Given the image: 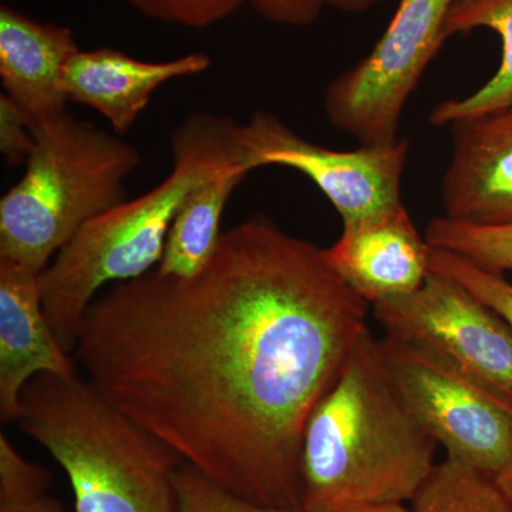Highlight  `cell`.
<instances>
[{
    "mask_svg": "<svg viewBox=\"0 0 512 512\" xmlns=\"http://www.w3.org/2000/svg\"><path fill=\"white\" fill-rule=\"evenodd\" d=\"M211 64L205 53L144 62L111 47L80 50L67 64L63 90L69 103L96 110L121 136L136 124L163 84L207 72Z\"/></svg>",
    "mask_w": 512,
    "mask_h": 512,
    "instance_id": "4fadbf2b",
    "label": "cell"
},
{
    "mask_svg": "<svg viewBox=\"0 0 512 512\" xmlns=\"http://www.w3.org/2000/svg\"><path fill=\"white\" fill-rule=\"evenodd\" d=\"M474 29H490L501 37L500 66L470 96L437 104L430 114L433 126L480 119L512 106V0H456L444 23L447 39Z\"/></svg>",
    "mask_w": 512,
    "mask_h": 512,
    "instance_id": "2e32d148",
    "label": "cell"
},
{
    "mask_svg": "<svg viewBox=\"0 0 512 512\" xmlns=\"http://www.w3.org/2000/svg\"><path fill=\"white\" fill-rule=\"evenodd\" d=\"M437 447L367 329L303 429L301 510L412 504L436 471Z\"/></svg>",
    "mask_w": 512,
    "mask_h": 512,
    "instance_id": "7a4b0ae2",
    "label": "cell"
},
{
    "mask_svg": "<svg viewBox=\"0 0 512 512\" xmlns=\"http://www.w3.org/2000/svg\"><path fill=\"white\" fill-rule=\"evenodd\" d=\"M33 131L25 174L0 200V258L42 274L84 225L127 201L141 154L69 111Z\"/></svg>",
    "mask_w": 512,
    "mask_h": 512,
    "instance_id": "5b68a950",
    "label": "cell"
},
{
    "mask_svg": "<svg viewBox=\"0 0 512 512\" xmlns=\"http://www.w3.org/2000/svg\"><path fill=\"white\" fill-rule=\"evenodd\" d=\"M18 424L66 473L74 512H180L184 461L82 376L30 380Z\"/></svg>",
    "mask_w": 512,
    "mask_h": 512,
    "instance_id": "277c9868",
    "label": "cell"
},
{
    "mask_svg": "<svg viewBox=\"0 0 512 512\" xmlns=\"http://www.w3.org/2000/svg\"><path fill=\"white\" fill-rule=\"evenodd\" d=\"M453 153L441 184L446 217L512 224V116L507 111L451 124Z\"/></svg>",
    "mask_w": 512,
    "mask_h": 512,
    "instance_id": "7c38bea8",
    "label": "cell"
},
{
    "mask_svg": "<svg viewBox=\"0 0 512 512\" xmlns=\"http://www.w3.org/2000/svg\"><path fill=\"white\" fill-rule=\"evenodd\" d=\"M384 365L447 457L494 478L512 453V403L416 346L384 336Z\"/></svg>",
    "mask_w": 512,
    "mask_h": 512,
    "instance_id": "52a82bcc",
    "label": "cell"
},
{
    "mask_svg": "<svg viewBox=\"0 0 512 512\" xmlns=\"http://www.w3.org/2000/svg\"><path fill=\"white\" fill-rule=\"evenodd\" d=\"M52 476L26 460L5 433H0V503H19L47 494Z\"/></svg>",
    "mask_w": 512,
    "mask_h": 512,
    "instance_id": "7402d4cb",
    "label": "cell"
},
{
    "mask_svg": "<svg viewBox=\"0 0 512 512\" xmlns=\"http://www.w3.org/2000/svg\"><path fill=\"white\" fill-rule=\"evenodd\" d=\"M239 128L229 117L190 114L171 137L170 174L153 190L84 225L40 274L47 320L67 352L73 355L84 315L107 285L157 268L188 195L228 165L242 163Z\"/></svg>",
    "mask_w": 512,
    "mask_h": 512,
    "instance_id": "3957f363",
    "label": "cell"
},
{
    "mask_svg": "<svg viewBox=\"0 0 512 512\" xmlns=\"http://www.w3.org/2000/svg\"><path fill=\"white\" fill-rule=\"evenodd\" d=\"M177 493L180 512H305L251 503L224 490L185 463L178 470Z\"/></svg>",
    "mask_w": 512,
    "mask_h": 512,
    "instance_id": "ffe728a7",
    "label": "cell"
},
{
    "mask_svg": "<svg viewBox=\"0 0 512 512\" xmlns=\"http://www.w3.org/2000/svg\"><path fill=\"white\" fill-rule=\"evenodd\" d=\"M382 0H323V5L342 12H365Z\"/></svg>",
    "mask_w": 512,
    "mask_h": 512,
    "instance_id": "484cf974",
    "label": "cell"
},
{
    "mask_svg": "<svg viewBox=\"0 0 512 512\" xmlns=\"http://www.w3.org/2000/svg\"><path fill=\"white\" fill-rule=\"evenodd\" d=\"M146 18L191 29H205L228 19L248 0H126Z\"/></svg>",
    "mask_w": 512,
    "mask_h": 512,
    "instance_id": "44dd1931",
    "label": "cell"
},
{
    "mask_svg": "<svg viewBox=\"0 0 512 512\" xmlns=\"http://www.w3.org/2000/svg\"><path fill=\"white\" fill-rule=\"evenodd\" d=\"M456 0H400L372 52L336 77L325 94L326 116L362 146L396 143L407 101L440 47Z\"/></svg>",
    "mask_w": 512,
    "mask_h": 512,
    "instance_id": "8992f818",
    "label": "cell"
},
{
    "mask_svg": "<svg viewBox=\"0 0 512 512\" xmlns=\"http://www.w3.org/2000/svg\"><path fill=\"white\" fill-rule=\"evenodd\" d=\"M242 163L249 171L282 165L311 178L343 224L403 205L402 178L409 141L340 151L311 143L271 111H255L239 128Z\"/></svg>",
    "mask_w": 512,
    "mask_h": 512,
    "instance_id": "9c48e42d",
    "label": "cell"
},
{
    "mask_svg": "<svg viewBox=\"0 0 512 512\" xmlns=\"http://www.w3.org/2000/svg\"><path fill=\"white\" fill-rule=\"evenodd\" d=\"M430 271L463 285L512 328V284L503 274L488 271L463 256L434 247L430 251Z\"/></svg>",
    "mask_w": 512,
    "mask_h": 512,
    "instance_id": "d6986e66",
    "label": "cell"
},
{
    "mask_svg": "<svg viewBox=\"0 0 512 512\" xmlns=\"http://www.w3.org/2000/svg\"><path fill=\"white\" fill-rule=\"evenodd\" d=\"M40 375L73 379L79 363L60 345L43 308L40 274L0 258V421L18 424L22 396Z\"/></svg>",
    "mask_w": 512,
    "mask_h": 512,
    "instance_id": "30bf717a",
    "label": "cell"
},
{
    "mask_svg": "<svg viewBox=\"0 0 512 512\" xmlns=\"http://www.w3.org/2000/svg\"><path fill=\"white\" fill-rule=\"evenodd\" d=\"M424 238L431 247L446 249L488 271L512 272V224L477 225L433 218Z\"/></svg>",
    "mask_w": 512,
    "mask_h": 512,
    "instance_id": "ac0fdd59",
    "label": "cell"
},
{
    "mask_svg": "<svg viewBox=\"0 0 512 512\" xmlns=\"http://www.w3.org/2000/svg\"><path fill=\"white\" fill-rule=\"evenodd\" d=\"M369 303L325 249L265 215L222 232L204 271L109 286L73 355L117 409L251 503L301 510L309 414L366 332Z\"/></svg>",
    "mask_w": 512,
    "mask_h": 512,
    "instance_id": "6da1fadb",
    "label": "cell"
},
{
    "mask_svg": "<svg viewBox=\"0 0 512 512\" xmlns=\"http://www.w3.org/2000/svg\"><path fill=\"white\" fill-rule=\"evenodd\" d=\"M372 309L386 336L430 353L512 403V328L463 285L430 271L412 295Z\"/></svg>",
    "mask_w": 512,
    "mask_h": 512,
    "instance_id": "ba28073f",
    "label": "cell"
},
{
    "mask_svg": "<svg viewBox=\"0 0 512 512\" xmlns=\"http://www.w3.org/2000/svg\"><path fill=\"white\" fill-rule=\"evenodd\" d=\"M0 512H66L62 503L49 494L19 503H0Z\"/></svg>",
    "mask_w": 512,
    "mask_h": 512,
    "instance_id": "d4e9b609",
    "label": "cell"
},
{
    "mask_svg": "<svg viewBox=\"0 0 512 512\" xmlns=\"http://www.w3.org/2000/svg\"><path fill=\"white\" fill-rule=\"evenodd\" d=\"M338 512H414L412 507L406 504H384V505H367V507L350 508Z\"/></svg>",
    "mask_w": 512,
    "mask_h": 512,
    "instance_id": "83f0119b",
    "label": "cell"
},
{
    "mask_svg": "<svg viewBox=\"0 0 512 512\" xmlns=\"http://www.w3.org/2000/svg\"><path fill=\"white\" fill-rule=\"evenodd\" d=\"M80 52L73 30L39 22L0 6V77L10 99L25 111L33 130L67 113L63 77Z\"/></svg>",
    "mask_w": 512,
    "mask_h": 512,
    "instance_id": "5bb4252c",
    "label": "cell"
},
{
    "mask_svg": "<svg viewBox=\"0 0 512 512\" xmlns=\"http://www.w3.org/2000/svg\"><path fill=\"white\" fill-rule=\"evenodd\" d=\"M414 512H512L493 478L446 458L412 503Z\"/></svg>",
    "mask_w": 512,
    "mask_h": 512,
    "instance_id": "e0dca14e",
    "label": "cell"
},
{
    "mask_svg": "<svg viewBox=\"0 0 512 512\" xmlns=\"http://www.w3.org/2000/svg\"><path fill=\"white\" fill-rule=\"evenodd\" d=\"M507 113L511 114V116H512V106L510 107V109L507 110Z\"/></svg>",
    "mask_w": 512,
    "mask_h": 512,
    "instance_id": "f1b7e54d",
    "label": "cell"
},
{
    "mask_svg": "<svg viewBox=\"0 0 512 512\" xmlns=\"http://www.w3.org/2000/svg\"><path fill=\"white\" fill-rule=\"evenodd\" d=\"M35 148V131L25 111L8 94L0 96V151L6 164L26 163Z\"/></svg>",
    "mask_w": 512,
    "mask_h": 512,
    "instance_id": "603a6c76",
    "label": "cell"
},
{
    "mask_svg": "<svg viewBox=\"0 0 512 512\" xmlns=\"http://www.w3.org/2000/svg\"><path fill=\"white\" fill-rule=\"evenodd\" d=\"M431 247L406 207L343 224L325 249L336 274L370 306L412 295L430 275Z\"/></svg>",
    "mask_w": 512,
    "mask_h": 512,
    "instance_id": "8fae6325",
    "label": "cell"
},
{
    "mask_svg": "<svg viewBox=\"0 0 512 512\" xmlns=\"http://www.w3.org/2000/svg\"><path fill=\"white\" fill-rule=\"evenodd\" d=\"M252 8L276 25L309 26L319 19L323 0H248Z\"/></svg>",
    "mask_w": 512,
    "mask_h": 512,
    "instance_id": "cb8c5ba5",
    "label": "cell"
},
{
    "mask_svg": "<svg viewBox=\"0 0 512 512\" xmlns=\"http://www.w3.org/2000/svg\"><path fill=\"white\" fill-rule=\"evenodd\" d=\"M251 173L242 163L228 165L188 195L165 239L160 274L192 278L210 264L221 241V220L229 198Z\"/></svg>",
    "mask_w": 512,
    "mask_h": 512,
    "instance_id": "9a60e30c",
    "label": "cell"
},
{
    "mask_svg": "<svg viewBox=\"0 0 512 512\" xmlns=\"http://www.w3.org/2000/svg\"><path fill=\"white\" fill-rule=\"evenodd\" d=\"M493 481L512 507V453L503 470L493 478Z\"/></svg>",
    "mask_w": 512,
    "mask_h": 512,
    "instance_id": "4316f807",
    "label": "cell"
}]
</instances>
